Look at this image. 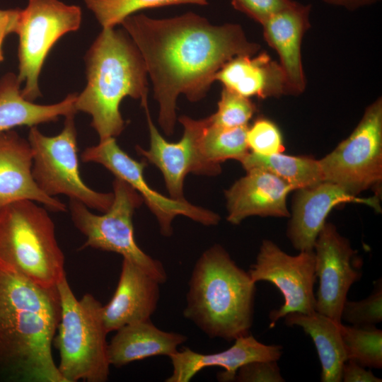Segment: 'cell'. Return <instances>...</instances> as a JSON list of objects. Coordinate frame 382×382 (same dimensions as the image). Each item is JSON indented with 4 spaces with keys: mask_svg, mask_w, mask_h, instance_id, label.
Returning a JSON list of instances; mask_svg holds the SVG:
<instances>
[{
    "mask_svg": "<svg viewBox=\"0 0 382 382\" xmlns=\"http://www.w3.org/2000/svg\"><path fill=\"white\" fill-rule=\"evenodd\" d=\"M61 318L57 346L64 382H105L110 374L103 305L91 294L78 300L64 276L57 284Z\"/></svg>",
    "mask_w": 382,
    "mask_h": 382,
    "instance_id": "8992f818",
    "label": "cell"
},
{
    "mask_svg": "<svg viewBox=\"0 0 382 382\" xmlns=\"http://www.w3.org/2000/svg\"><path fill=\"white\" fill-rule=\"evenodd\" d=\"M284 318L287 325L301 328L313 340L321 364V381H342V367L347 357L340 323L317 311L308 314L290 313Z\"/></svg>",
    "mask_w": 382,
    "mask_h": 382,
    "instance_id": "cb8c5ba5",
    "label": "cell"
},
{
    "mask_svg": "<svg viewBox=\"0 0 382 382\" xmlns=\"http://www.w3.org/2000/svg\"><path fill=\"white\" fill-rule=\"evenodd\" d=\"M120 24L143 58L159 105L158 123L168 136L174 132L179 95L192 102L202 99L227 62L260 50L240 25H212L192 12L163 19L134 13Z\"/></svg>",
    "mask_w": 382,
    "mask_h": 382,
    "instance_id": "6da1fadb",
    "label": "cell"
},
{
    "mask_svg": "<svg viewBox=\"0 0 382 382\" xmlns=\"http://www.w3.org/2000/svg\"><path fill=\"white\" fill-rule=\"evenodd\" d=\"M116 331L108 345V355L110 364L117 368L151 357H170L187 340L181 333L160 330L150 320L128 324Z\"/></svg>",
    "mask_w": 382,
    "mask_h": 382,
    "instance_id": "7402d4cb",
    "label": "cell"
},
{
    "mask_svg": "<svg viewBox=\"0 0 382 382\" xmlns=\"http://www.w3.org/2000/svg\"><path fill=\"white\" fill-rule=\"evenodd\" d=\"M82 12L59 0H28L20 9L13 33L18 36V74L22 96L30 101L41 96L39 75L45 58L64 35L77 30Z\"/></svg>",
    "mask_w": 382,
    "mask_h": 382,
    "instance_id": "9c48e42d",
    "label": "cell"
},
{
    "mask_svg": "<svg viewBox=\"0 0 382 382\" xmlns=\"http://www.w3.org/2000/svg\"><path fill=\"white\" fill-rule=\"evenodd\" d=\"M246 171L225 191L227 221L238 225L252 216L289 217L286 197L294 188L263 169Z\"/></svg>",
    "mask_w": 382,
    "mask_h": 382,
    "instance_id": "e0dca14e",
    "label": "cell"
},
{
    "mask_svg": "<svg viewBox=\"0 0 382 382\" xmlns=\"http://www.w3.org/2000/svg\"><path fill=\"white\" fill-rule=\"evenodd\" d=\"M310 5L294 1L262 24L265 40L279 55L289 94H300L306 88L301 50L303 37L310 27Z\"/></svg>",
    "mask_w": 382,
    "mask_h": 382,
    "instance_id": "ffe728a7",
    "label": "cell"
},
{
    "mask_svg": "<svg viewBox=\"0 0 382 382\" xmlns=\"http://www.w3.org/2000/svg\"><path fill=\"white\" fill-rule=\"evenodd\" d=\"M103 28H114L127 16L147 8L178 4L207 5V0H84Z\"/></svg>",
    "mask_w": 382,
    "mask_h": 382,
    "instance_id": "83f0119b",
    "label": "cell"
},
{
    "mask_svg": "<svg viewBox=\"0 0 382 382\" xmlns=\"http://www.w3.org/2000/svg\"><path fill=\"white\" fill-rule=\"evenodd\" d=\"M295 191L286 235L299 252L313 250L316 238L335 207L357 203L369 206L378 212L381 210L378 196L359 197L328 181Z\"/></svg>",
    "mask_w": 382,
    "mask_h": 382,
    "instance_id": "9a60e30c",
    "label": "cell"
},
{
    "mask_svg": "<svg viewBox=\"0 0 382 382\" xmlns=\"http://www.w3.org/2000/svg\"><path fill=\"white\" fill-rule=\"evenodd\" d=\"M246 141L251 152L269 156L284 151L282 134L274 122L259 117L248 127Z\"/></svg>",
    "mask_w": 382,
    "mask_h": 382,
    "instance_id": "4dcf8cb0",
    "label": "cell"
},
{
    "mask_svg": "<svg viewBox=\"0 0 382 382\" xmlns=\"http://www.w3.org/2000/svg\"><path fill=\"white\" fill-rule=\"evenodd\" d=\"M256 283L266 281L282 293L284 303L270 311V328L290 313H311L316 306L313 286L316 280L314 251H301L291 255L274 242L263 240L255 262L248 270Z\"/></svg>",
    "mask_w": 382,
    "mask_h": 382,
    "instance_id": "8fae6325",
    "label": "cell"
},
{
    "mask_svg": "<svg viewBox=\"0 0 382 382\" xmlns=\"http://www.w3.org/2000/svg\"><path fill=\"white\" fill-rule=\"evenodd\" d=\"M160 283L135 263L122 260L113 296L103 306L108 332L134 323L150 320L157 308Z\"/></svg>",
    "mask_w": 382,
    "mask_h": 382,
    "instance_id": "d6986e66",
    "label": "cell"
},
{
    "mask_svg": "<svg viewBox=\"0 0 382 382\" xmlns=\"http://www.w3.org/2000/svg\"><path fill=\"white\" fill-rule=\"evenodd\" d=\"M255 282L215 244L197 260L186 296L184 317L211 338L233 341L250 333Z\"/></svg>",
    "mask_w": 382,
    "mask_h": 382,
    "instance_id": "277c9868",
    "label": "cell"
},
{
    "mask_svg": "<svg viewBox=\"0 0 382 382\" xmlns=\"http://www.w3.org/2000/svg\"><path fill=\"white\" fill-rule=\"evenodd\" d=\"M341 320L354 326L376 325L382 321V282L378 279L371 294L360 301L345 302Z\"/></svg>",
    "mask_w": 382,
    "mask_h": 382,
    "instance_id": "f546056e",
    "label": "cell"
},
{
    "mask_svg": "<svg viewBox=\"0 0 382 382\" xmlns=\"http://www.w3.org/2000/svg\"><path fill=\"white\" fill-rule=\"evenodd\" d=\"M324 181L357 196L382 181V100L369 105L351 134L319 159Z\"/></svg>",
    "mask_w": 382,
    "mask_h": 382,
    "instance_id": "30bf717a",
    "label": "cell"
},
{
    "mask_svg": "<svg viewBox=\"0 0 382 382\" xmlns=\"http://www.w3.org/2000/svg\"><path fill=\"white\" fill-rule=\"evenodd\" d=\"M112 193L110 207L101 215L94 214L83 203L70 199L72 221L86 237L81 248L117 253L139 266L161 284L165 283L167 274L161 262L145 253L135 241L132 216L143 199L129 184L117 178L113 181Z\"/></svg>",
    "mask_w": 382,
    "mask_h": 382,
    "instance_id": "52a82bcc",
    "label": "cell"
},
{
    "mask_svg": "<svg viewBox=\"0 0 382 382\" xmlns=\"http://www.w3.org/2000/svg\"><path fill=\"white\" fill-rule=\"evenodd\" d=\"M234 381L283 382L277 361L256 360L246 363L237 371Z\"/></svg>",
    "mask_w": 382,
    "mask_h": 382,
    "instance_id": "1f68e13d",
    "label": "cell"
},
{
    "mask_svg": "<svg viewBox=\"0 0 382 382\" xmlns=\"http://www.w3.org/2000/svg\"><path fill=\"white\" fill-rule=\"evenodd\" d=\"M313 251L315 272L319 279L315 310L341 323L347 293L361 277V261L349 241L328 222L320 230Z\"/></svg>",
    "mask_w": 382,
    "mask_h": 382,
    "instance_id": "4fadbf2b",
    "label": "cell"
},
{
    "mask_svg": "<svg viewBox=\"0 0 382 382\" xmlns=\"http://www.w3.org/2000/svg\"><path fill=\"white\" fill-rule=\"evenodd\" d=\"M200 138V148L204 158L220 165L228 159L239 161L249 151L246 141L248 126L224 128L212 125L209 117Z\"/></svg>",
    "mask_w": 382,
    "mask_h": 382,
    "instance_id": "484cf974",
    "label": "cell"
},
{
    "mask_svg": "<svg viewBox=\"0 0 382 382\" xmlns=\"http://www.w3.org/2000/svg\"><path fill=\"white\" fill-rule=\"evenodd\" d=\"M149 130L150 146L147 150L139 146L137 152L161 171L170 197L184 199L183 183L186 175H215L221 172V166L207 161L200 148V138L205 119L194 120L181 116L178 120L183 125L184 132L177 142L167 141L159 133L145 108Z\"/></svg>",
    "mask_w": 382,
    "mask_h": 382,
    "instance_id": "5bb4252c",
    "label": "cell"
},
{
    "mask_svg": "<svg viewBox=\"0 0 382 382\" xmlns=\"http://www.w3.org/2000/svg\"><path fill=\"white\" fill-rule=\"evenodd\" d=\"M342 381L344 382H381L371 370L352 360H347L342 367Z\"/></svg>",
    "mask_w": 382,
    "mask_h": 382,
    "instance_id": "836d02e7",
    "label": "cell"
},
{
    "mask_svg": "<svg viewBox=\"0 0 382 382\" xmlns=\"http://www.w3.org/2000/svg\"><path fill=\"white\" fill-rule=\"evenodd\" d=\"M0 264L46 288L66 276L54 224L35 202L19 200L0 209Z\"/></svg>",
    "mask_w": 382,
    "mask_h": 382,
    "instance_id": "5b68a950",
    "label": "cell"
},
{
    "mask_svg": "<svg viewBox=\"0 0 382 382\" xmlns=\"http://www.w3.org/2000/svg\"><path fill=\"white\" fill-rule=\"evenodd\" d=\"M19 11H20V8H18V11L13 16L5 20L0 25V62H1L4 59L3 52H2V45H3L4 40L8 34L11 33H13L14 27L16 23V20H17Z\"/></svg>",
    "mask_w": 382,
    "mask_h": 382,
    "instance_id": "e575fe53",
    "label": "cell"
},
{
    "mask_svg": "<svg viewBox=\"0 0 382 382\" xmlns=\"http://www.w3.org/2000/svg\"><path fill=\"white\" fill-rule=\"evenodd\" d=\"M74 117H65L63 129L54 137L44 135L35 126L30 127L28 141L33 152L32 175L47 195L63 194L104 213L112 203L113 193L95 191L81 178Z\"/></svg>",
    "mask_w": 382,
    "mask_h": 382,
    "instance_id": "ba28073f",
    "label": "cell"
},
{
    "mask_svg": "<svg viewBox=\"0 0 382 382\" xmlns=\"http://www.w3.org/2000/svg\"><path fill=\"white\" fill-rule=\"evenodd\" d=\"M293 2L292 0H231L235 9L260 24Z\"/></svg>",
    "mask_w": 382,
    "mask_h": 382,
    "instance_id": "d6a6232c",
    "label": "cell"
},
{
    "mask_svg": "<svg viewBox=\"0 0 382 382\" xmlns=\"http://www.w3.org/2000/svg\"><path fill=\"white\" fill-rule=\"evenodd\" d=\"M255 111V105L248 98L224 87L217 111L209 118L214 125L235 128L248 126V123Z\"/></svg>",
    "mask_w": 382,
    "mask_h": 382,
    "instance_id": "f1b7e54d",
    "label": "cell"
},
{
    "mask_svg": "<svg viewBox=\"0 0 382 382\" xmlns=\"http://www.w3.org/2000/svg\"><path fill=\"white\" fill-rule=\"evenodd\" d=\"M215 81L244 97L260 98L289 94L285 74L279 63L266 52L239 55L227 62L216 74Z\"/></svg>",
    "mask_w": 382,
    "mask_h": 382,
    "instance_id": "44dd1931",
    "label": "cell"
},
{
    "mask_svg": "<svg viewBox=\"0 0 382 382\" xmlns=\"http://www.w3.org/2000/svg\"><path fill=\"white\" fill-rule=\"evenodd\" d=\"M20 85L17 76L12 73L6 74L0 80V134L16 126L31 127L77 112V93H70L55 104L38 105L22 96Z\"/></svg>",
    "mask_w": 382,
    "mask_h": 382,
    "instance_id": "603a6c76",
    "label": "cell"
},
{
    "mask_svg": "<svg viewBox=\"0 0 382 382\" xmlns=\"http://www.w3.org/2000/svg\"><path fill=\"white\" fill-rule=\"evenodd\" d=\"M228 349L214 354H201L183 347L172 354L173 371L166 382H188L201 370L212 366L224 369L217 374L219 381H234L238 369L243 364L256 360L278 361L283 347L279 345H265L251 334L236 338Z\"/></svg>",
    "mask_w": 382,
    "mask_h": 382,
    "instance_id": "2e32d148",
    "label": "cell"
},
{
    "mask_svg": "<svg viewBox=\"0 0 382 382\" xmlns=\"http://www.w3.org/2000/svg\"><path fill=\"white\" fill-rule=\"evenodd\" d=\"M60 318L57 286L0 264V381L64 382L52 353Z\"/></svg>",
    "mask_w": 382,
    "mask_h": 382,
    "instance_id": "7a4b0ae2",
    "label": "cell"
},
{
    "mask_svg": "<svg viewBox=\"0 0 382 382\" xmlns=\"http://www.w3.org/2000/svg\"><path fill=\"white\" fill-rule=\"evenodd\" d=\"M325 3L336 6H344L349 9L357 8L360 6L370 4L378 0H323Z\"/></svg>",
    "mask_w": 382,
    "mask_h": 382,
    "instance_id": "d590c367",
    "label": "cell"
},
{
    "mask_svg": "<svg viewBox=\"0 0 382 382\" xmlns=\"http://www.w3.org/2000/svg\"><path fill=\"white\" fill-rule=\"evenodd\" d=\"M84 163H100L133 187L141 197L158 222L161 233L170 236L173 233L172 221L182 215L204 226H215L220 216L209 209L195 206L185 199L167 197L153 190L144 178L145 162L133 159L122 150L115 138H108L99 144L87 147L81 154Z\"/></svg>",
    "mask_w": 382,
    "mask_h": 382,
    "instance_id": "7c38bea8",
    "label": "cell"
},
{
    "mask_svg": "<svg viewBox=\"0 0 382 382\" xmlns=\"http://www.w3.org/2000/svg\"><path fill=\"white\" fill-rule=\"evenodd\" d=\"M18 8L6 9V10L0 9V25L5 20L13 16L18 11Z\"/></svg>",
    "mask_w": 382,
    "mask_h": 382,
    "instance_id": "8d00e7d4",
    "label": "cell"
},
{
    "mask_svg": "<svg viewBox=\"0 0 382 382\" xmlns=\"http://www.w3.org/2000/svg\"><path fill=\"white\" fill-rule=\"evenodd\" d=\"M33 152L28 140L13 130L0 134V209L19 200L43 204L52 212L66 211L59 199L47 195L32 175Z\"/></svg>",
    "mask_w": 382,
    "mask_h": 382,
    "instance_id": "ac0fdd59",
    "label": "cell"
},
{
    "mask_svg": "<svg viewBox=\"0 0 382 382\" xmlns=\"http://www.w3.org/2000/svg\"><path fill=\"white\" fill-rule=\"evenodd\" d=\"M87 83L75 101L76 112L88 113L100 141L115 138L125 127L120 112L126 96L148 108L147 71L130 37L114 28H103L86 57Z\"/></svg>",
    "mask_w": 382,
    "mask_h": 382,
    "instance_id": "3957f363",
    "label": "cell"
},
{
    "mask_svg": "<svg viewBox=\"0 0 382 382\" xmlns=\"http://www.w3.org/2000/svg\"><path fill=\"white\" fill-rule=\"evenodd\" d=\"M347 360L365 368H382V330L376 325L354 326L340 324Z\"/></svg>",
    "mask_w": 382,
    "mask_h": 382,
    "instance_id": "4316f807",
    "label": "cell"
},
{
    "mask_svg": "<svg viewBox=\"0 0 382 382\" xmlns=\"http://www.w3.org/2000/svg\"><path fill=\"white\" fill-rule=\"evenodd\" d=\"M238 161L245 170L256 168L274 174L290 185L294 191L324 181L319 160L308 156L283 153L263 156L249 151Z\"/></svg>",
    "mask_w": 382,
    "mask_h": 382,
    "instance_id": "d4e9b609",
    "label": "cell"
}]
</instances>
